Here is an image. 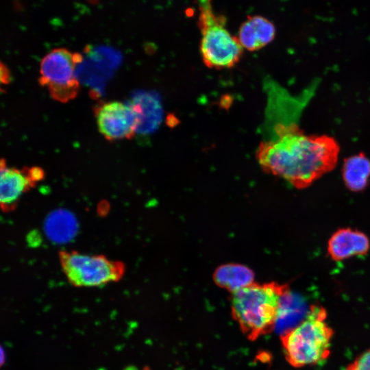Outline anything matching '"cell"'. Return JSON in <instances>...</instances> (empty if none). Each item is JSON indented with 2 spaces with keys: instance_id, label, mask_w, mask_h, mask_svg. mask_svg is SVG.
Returning a JSON list of instances; mask_svg holds the SVG:
<instances>
[{
  "instance_id": "obj_11",
  "label": "cell",
  "mask_w": 370,
  "mask_h": 370,
  "mask_svg": "<svg viewBox=\"0 0 370 370\" xmlns=\"http://www.w3.org/2000/svg\"><path fill=\"white\" fill-rule=\"evenodd\" d=\"M342 176L348 189L354 192L363 190L370 177L369 158L363 152L345 158Z\"/></svg>"
},
{
  "instance_id": "obj_6",
  "label": "cell",
  "mask_w": 370,
  "mask_h": 370,
  "mask_svg": "<svg viewBox=\"0 0 370 370\" xmlns=\"http://www.w3.org/2000/svg\"><path fill=\"white\" fill-rule=\"evenodd\" d=\"M59 260L67 280L76 287H97L117 282L125 273L121 262L110 260L103 255L61 251Z\"/></svg>"
},
{
  "instance_id": "obj_2",
  "label": "cell",
  "mask_w": 370,
  "mask_h": 370,
  "mask_svg": "<svg viewBox=\"0 0 370 370\" xmlns=\"http://www.w3.org/2000/svg\"><path fill=\"white\" fill-rule=\"evenodd\" d=\"M288 291L286 284L253 282L232 293V314L247 338L255 340L273 330Z\"/></svg>"
},
{
  "instance_id": "obj_8",
  "label": "cell",
  "mask_w": 370,
  "mask_h": 370,
  "mask_svg": "<svg viewBox=\"0 0 370 370\" xmlns=\"http://www.w3.org/2000/svg\"><path fill=\"white\" fill-rule=\"evenodd\" d=\"M36 183L31 178L27 168L20 170L6 166L1 160L0 204L3 210H11L20 197Z\"/></svg>"
},
{
  "instance_id": "obj_3",
  "label": "cell",
  "mask_w": 370,
  "mask_h": 370,
  "mask_svg": "<svg viewBox=\"0 0 370 370\" xmlns=\"http://www.w3.org/2000/svg\"><path fill=\"white\" fill-rule=\"evenodd\" d=\"M326 318L323 307L312 305L300 323L281 336L285 358L290 365L303 368L329 358L334 332Z\"/></svg>"
},
{
  "instance_id": "obj_7",
  "label": "cell",
  "mask_w": 370,
  "mask_h": 370,
  "mask_svg": "<svg viewBox=\"0 0 370 370\" xmlns=\"http://www.w3.org/2000/svg\"><path fill=\"white\" fill-rule=\"evenodd\" d=\"M94 112L99 132L110 142L132 138L142 121V110L134 103L104 102Z\"/></svg>"
},
{
  "instance_id": "obj_14",
  "label": "cell",
  "mask_w": 370,
  "mask_h": 370,
  "mask_svg": "<svg viewBox=\"0 0 370 370\" xmlns=\"http://www.w3.org/2000/svg\"><path fill=\"white\" fill-rule=\"evenodd\" d=\"M10 73L8 69L3 64L1 63V84H7L10 82Z\"/></svg>"
},
{
  "instance_id": "obj_10",
  "label": "cell",
  "mask_w": 370,
  "mask_h": 370,
  "mask_svg": "<svg viewBox=\"0 0 370 370\" xmlns=\"http://www.w3.org/2000/svg\"><path fill=\"white\" fill-rule=\"evenodd\" d=\"M275 34L272 21L261 15H251L241 24L237 38L244 49L255 51L270 44Z\"/></svg>"
},
{
  "instance_id": "obj_9",
  "label": "cell",
  "mask_w": 370,
  "mask_h": 370,
  "mask_svg": "<svg viewBox=\"0 0 370 370\" xmlns=\"http://www.w3.org/2000/svg\"><path fill=\"white\" fill-rule=\"evenodd\" d=\"M369 248L370 242L367 236L362 232L350 228H341L336 231L328 244V254L335 261L365 255Z\"/></svg>"
},
{
  "instance_id": "obj_12",
  "label": "cell",
  "mask_w": 370,
  "mask_h": 370,
  "mask_svg": "<svg viewBox=\"0 0 370 370\" xmlns=\"http://www.w3.org/2000/svg\"><path fill=\"white\" fill-rule=\"evenodd\" d=\"M213 279L217 285L231 293L254 282V274L251 269L240 264H227L219 267Z\"/></svg>"
},
{
  "instance_id": "obj_5",
  "label": "cell",
  "mask_w": 370,
  "mask_h": 370,
  "mask_svg": "<svg viewBox=\"0 0 370 370\" xmlns=\"http://www.w3.org/2000/svg\"><path fill=\"white\" fill-rule=\"evenodd\" d=\"M82 61L79 53L64 47L52 49L40 61L38 83L53 100L61 103L73 100L80 89L75 71Z\"/></svg>"
},
{
  "instance_id": "obj_15",
  "label": "cell",
  "mask_w": 370,
  "mask_h": 370,
  "mask_svg": "<svg viewBox=\"0 0 370 370\" xmlns=\"http://www.w3.org/2000/svg\"><path fill=\"white\" fill-rule=\"evenodd\" d=\"M143 370H151L148 367H145Z\"/></svg>"
},
{
  "instance_id": "obj_4",
  "label": "cell",
  "mask_w": 370,
  "mask_h": 370,
  "mask_svg": "<svg viewBox=\"0 0 370 370\" xmlns=\"http://www.w3.org/2000/svg\"><path fill=\"white\" fill-rule=\"evenodd\" d=\"M212 0H195L198 9L197 26L201 33L200 53L210 69L234 66L241 59L244 49L237 36L226 27V18L216 13Z\"/></svg>"
},
{
  "instance_id": "obj_1",
  "label": "cell",
  "mask_w": 370,
  "mask_h": 370,
  "mask_svg": "<svg viewBox=\"0 0 370 370\" xmlns=\"http://www.w3.org/2000/svg\"><path fill=\"white\" fill-rule=\"evenodd\" d=\"M274 132V138L261 142L256 151L264 172L303 189L336 166L340 146L333 137L306 134L296 123H278Z\"/></svg>"
},
{
  "instance_id": "obj_13",
  "label": "cell",
  "mask_w": 370,
  "mask_h": 370,
  "mask_svg": "<svg viewBox=\"0 0 370 370\" xmlns=\"http://www.w3.org/2000/svg\"><path fill=\"white\" fill-rule=\"evenodd\" d=\"M345 370H370V349L359 354Z\"/></svg>"
}]
</instances>
